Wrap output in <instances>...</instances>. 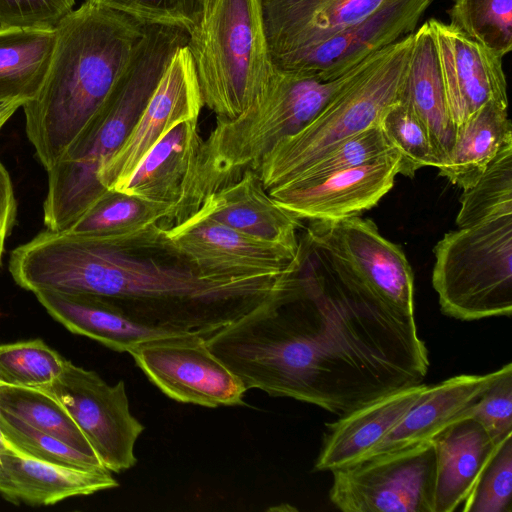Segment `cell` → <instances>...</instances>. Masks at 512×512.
Returning a JSON list of instances; mask_svg holds the SVG:
<instances>
[{
  "label": "cell",
  "instance_id": "6da1fadb",
  "mask_svg": "<svg viewBox=\"0 0 512 512\" xmlns=\"http://www.w3.org/2000/svg\"><path fill=\"white\" fill-rule=\"evenodd\" d=\"M305 264L283 290L206 339L247 390L346 414L423 382L430 365L415 316Z\"/></svg>",
  "mask_w": 512,
  "mask_h": 512
},
{
  "label": "cell",
  "instance_id": "7a4b0ae2",
  "mask_svg": "<svg viewBox=\"0 0 512 512\" xmlns=\"http://www.w3.org/2000/svg\"><path fill=\"white\" fill-rule=\"evenodd\" d=\"M24 271L33 291L101 296L145 326L205 339L274 296L290 279V274L207 277L188 264H168L48 229L29 242Z\"/></svg>",
  "mask_w": 512,
  "mask_h": 512
},
{
  "label": "cell",
  "instance_id": "3957f363",
  "mask_svg": "<svg viewBox=\"0 0 512 512\" xmlns=\"http://www.w3.org/2000/svg\"><path fill=\"white\" fill-rule=\"evenodd\" d=\"M145 22L84 2L55 27L49 68L22 107L26 134L48 171L100 114L126 70Z\"/></svg>",
  "mask_w": 512,
  "mask_h": 512
},
{
  "label": "cell",
  "instance_id": "277c9868",
  "mask_svg": "<svg viewBox=\"0 0 512 512\" xmlns=\"http://www.w3.org/2000/svg\"><path fill=\"white\" fill-rule=\"evenodd\" d=\"M189 32L180 26L145 22L144 32L107 104L48 173L44 224L67 229L108 189L99 169L121 147Z\"/></svg>",
  "mask_w": 512,
  "mask_h": 512
},
{
  "label": "cell",
  "instance_id": "5b68a950",
  "mask_svg": "<svg viewBox=\"0 0 512 512\" xmlns=\"http://www.w3.org/2000/svg\"><path fill=\"white\" fill-rule=\"evenodd\" d=\"M376 53L333 80L275 69L265 92L237 117L216 120L204 140L205 197L239 178L245 170H256L279 141L308 125Z\"/></svg>",
  "mask_w": 512,
  "mask_h": 512
},
{
  "label": "cell",
  "instance_id": "8992f818",
  "mask_svg": "<svg viewBox=\"0 0 512 512\" xmlns=\"http://www.w3.org/2000/svg\"><path fill=\"white\" fill-rule=\"evenodd\" d=\"M186 46L203 106L216 120L241 114L265 92L275 73L261 0H210Z\"/></svg>",
  "mask_w": 512,
  "mask_h": 512
},
{
  "label": "cell",
  "instance_id": "52a82bcc",
  "mask_svg": "<svg viewBox=\"0 0 512 512\" xmlns=\"http://www.w3.org/2000/svg\"><path fill=\"white\" fill-rule=\"evenodd\" d=\"M413 33L378 51L308 125L279 141L263 157L256 171L268 193L291 183L336 143L380 125L399 100Z\"/></svg>",
  "mask_w": 512,
  "mask_h": 512
},
{
  "label": "cell",
  "instance_id": "ba28073f",
  "mask_svg": "<svg viewBox=\"0 0 512 512\" xmlns=\"http://www.w3.org/2000/svg\"><path fill=\"white\" fill-rule=\"evenodd\" d=\"M432 285L443 314L462 321L512 314V214L445 233Z\"/></svg>",
  "mask_w": 512,
  "mask_h": 512
},
{
  "label": "cell",
  "instance_id": "9c48e42d",
  "mask_svg": "<svg viewBox=\"0 0 512 512\" xmlns=\"http://www.w3.org/2000/svg\"><path fill=\"white\" fill-rule=\"evenodd\" d=\"M307 247L317 262L355 292L414 316V275L403 250L371 219L309 221Z\"/></svg>",
  "mask_w": 512,
  "mask_h": 512
},
{
  "label": "cell",
  "instance_id": "30bf717a",
  "mask_svg": "<svg viewBox=\"0 0 512 512\" xmlns=\"http://www.w3.org/2000/svg\"><path fill=\"white\" fill-rule=\"evenodd\" d=\"M332 472L331 503L343 512H433V441L367 457Z\"/></svg>",
  "mask_w": 512,
  "mask_h": 512
},
{
  "label": "cell",
  "instance_id": "8fae6325",
  "mask_svg": "<svg viewBox=\"0 0 512 512\" xmlns=\"http://www.w3.org/2000/svg\"><path fill=\"white\" fill-rule=\"evenodd\" d=\"M39 389L66 409L106 469L120 473L135 466V444L145 427L130 411L123 380L110 385L65 359L59 375Z\"/></svg>",
  "mask_w": 512,
  "mask_h": 512
},
{
  "label": "cell",
  "instance_id": "7c38bea8",
  "mask_svg": "<svg viewBox=\"0 0 512 512\" xmlns=\"http://www.w3.org/2000/svg\"><path fill=\"white\" fill-rule=\"evenodd\" d=\"M163 248L177 254L199 274L239 279L277 276L297 271L298 251L254 238L194 211L162 230Z\"/></svg>",
  "mask_w": 512,
  "mask_h": 512
},
{
  "label": "cell",
  "instance_id": "4fadbf2b",
  "mask_svg": "<svg viewBox=\"0 0 512 512\" xmlns=\"http://www.w3.org/2000/svg\"><path fill=\"white\" fill-rule=\"evenodd\" d=\"M169 398L209 408L243 405V382L192 334L153 339L128 352Z\"/></svg>",
  "mask_w": 512,
  "mask_h": 512
},
{
  "label": "cell",
  "instance_id": "5bb4252c",
  "mask_svg": "<svg viewBox=\"0 0 512 512\" xmlns=\"http://www.w3.org/2000/svg\"><path fill=\"white\" fill-rule=\"evenodd\" d=\"M203 146L198 120L178 123L155 143L115 191L167 206L173 210L175 222L182 220L205 198Z\"/></svg>",
  "mask_w": 512,
  "mask_h": 512
},
{
  "label": "cell",
  "instance_id": "9a60e30c",
  "mask_svg": "<svg viewBox=\"0 0 512 512\" xmlns=\"http://www.w3.org/2000/svg\"><path fill=\"white\" fill-rule=\"evenodd\" d=\"M433 0H386L353 25L274 65L278 71L333 80L375 52L415 31Z\"/></svg>",
  "mask_w": 512,
  "mask_h": 512
},
{
  "label": "cell",
  "instance_id": "2e32d148",
  "mask_svg": "<svg viewBox=\"0 0 512 512\" xmlns=\"http://www.w3.org/2000/svg\"><path fill=\"white\" fill-rule=\"evenodd\" d=\"M203 102L187 46L177 50L136 124L118 151L98 172V180L115 190L144 155L180 122L198 120Z\"/></svg>",
  "mask_w": 512,
  "mask_h": 512
},
{
  "label": "cell",
  "instance_id": "e0dca14e",
  "mask_svg": "<svg viewBox=\"0 0 512 512\" xmlns=\"http://www.w3.org/2000/svg\"><path fill=\"white\" fill-rule=\"evenodd\" d=\"M399 164L400 156L392 149L362 165L273 191L269 195L300 220H338L360 216L375 207L393 188Z\"/></svg>",
  "mask_w": 512,
  "mask_h": 512
},
{
  "label": "cell",
  "instance_id": "ac0fdd59",
  "mask_svg": "<svg viewBox=\"0 0 512 512\" xmlns=\"http://www.w3.org/2000/svg\"><path fill=\"white\" fill-rule=\"evenodd\" d=\"M452 122L460 125L484 104L508 106L502 59L450 24L429 19Z\"/></svg>",
  "mask_w": 512,
  "mask_h": 512
},
{
  "label": "cell",
  "instance_id": "d6986e66",
  "mask_svg": "<svg viewBox=\"0 0 512 512\" xmlns=\"http://www.w3.org/2000/svg\"><path fill=\"white\" fill-rule=\"evenodd\" d=\"M386 0H261L271 63L303 51L353 25Z\"/></svg>",
  "mask_w": 512,
  "mask_h": 512
},
{
  "label": "cell",
  "instance_id": "ffe728a7",
  "mask_svg": "<svg viewBox=\"0 0 512 512\" xmlns=\"http://www.w3.org/2000/svg\"><path fill=\"white\" fill-rule=\"evenodd\" d=\"M428 386L422 382L389 392L327 423L314 470L331 472L365 459Z\"/></svg>",
  "mask_w": 512,
  "mask_h": 512
},
{
  "label": "cell",
  "instance_id": "44dd1931",
  "mask_svg": "<svg viewBox=\"0 0 512 512\" xmlns=\"http://www.w3.org/2000/svg\"><path fill=\"white\" fill-rule=\"evenodd\" d=\"M241 233L298 251L301 220L280 207L264 188L256 170L209 193L196 210Z\"/></svg>",
  "mask_w": 512,
  "mask_h": 512
},
{
  "label": "cell",
  "instance_id": "7402d4cb",
  "mask_svg": "<svg viewBox=\"0 0 512 512\" xmlns=\"http://www.w3.org/2000/svg\"><path fill=\"white\" fill-rule=\"evenodd\" d=\"M174 222L167 206L108 190L64 231L134 251L163 248L162 230Z\"/></svg>",
  "mask_w": 512,
  "mask_h": 512
},
{
  "label": "cell",
  "instance_id": "603a6c76",
  "mask_svg": "<svg viewBox=\"0 0 512 512\" xmlns=\"http://www.w3.org/2000/svg\"><path fill=\"white\" fill-rule=\"evenodd\" d=\"M118 486L106 468L62 466L23 456L11 448L0 453V494L14 503L52 505Z\"/></svg>",
  "mask_w": 512,
  "mask_h": 512
},
{
  "label": "cell",
  "instance_id": "cb8c5ba5",
  "mask_svg": "<svg viewBox=\"0 0 512 512\" xmlns=\"http://www.w3.org/2000/svg\"><path fill=\"white\" fill-rule=\"evenodd\" d=\"M34 294L48 313L69 331L94 339L117 352L128 353L144 342L182 335L138 323L101 296L49 289Z\"/></svg>",
  "mask_w": 512,
  "mask_h": 512
},
{
  "label": "cell",
  "instance_id": "d4e9b609",
  "mask_svg": "<svg viewBox=\"0 0 512 512\" xmlns=\"http://www.w3.org/2000/svg\"><path fill=\"white\" fill-rule=\"evenodd\" d=\"M501 368L487 374H462L428 386L419 401L367 456L432 440L466 411L499 376ZM366 457V458H367Z\"/></svg>",
  "mask_w": 512,
  "mask_h": 512
},
{
  "label": "cell",
  "instance_id": "484cf974",
  "mask_svg": "<svg viewBox=\"0 0 512 512\" xmlns=\"http://www.w3.org/2000/svg\"><path fill=\"white\" fill-rule=\"evenodd\" d=\"M432 441L436 453L433 512H452L464 502L498 443L470 417L454 421Z\"/></svg>",
  "mask_w": 512,
  "mask_h": 512
},
{
  "label": "cell",
  "instance_id": "4316f807",
  "mask_svg": "<svg viewBox=\"0 0 512 512\" xmlns=\"http://www.w3.org/2000/svg\"><path fill=\"white\" fill-rule=\"evenodd\" d=\"M398 101L426 127L442 163L453 144L456 126L449 113L437 50L428 21L413 33Z\"/></svg>",
  "mask_w": 512,
  "mask_h": 512
},
{
  "label": "cell",
  "instance_id": "83f0119b",
  "mask_svg": "<svg viewBox=\"0 0 512 512\" xmlns=\"http://www.w3.org/2000/svg\"><path fill=\"white\" fill-rule=\"evenodd\" d=\"M507 107L491 101L456 126L453 144L439 175L465 190L476 183L501 148L512 142Z\"/></svg>",
  "mask_w": 512,
  "mask_h": 512
},
{
  "label": "cell",
  "instance_id": "f1b7e54d",
  "mask_svg": "<svg viewBox=\"0 0 512 512\" xmlns=\"http://www.w3.org/2000/svg\"><path fill=\"white\" fill-rule=\"evenodd\" d=\"M55 28L0 27V101L32 100L45 80Z\"/></svg>",
  "mask_w": 512,
  "mask_h": 512
},
{
  "label": "cell",
  "instance_id": "f546056e",
  "mask_svg": "<svg viewBox=\"0 0 512 512\" xmlns=\"http://www.w3.org/2000/svg\"><path fill=\"white\" fill-rule=\"evenodd\" d=\"M0 410L88 456L98 458L66 409L39 388L0 385Z\"/></svg>",
  "mask_w": 512,
  "mask_h": 512
},
{
  "label": "cell",
  "instance_id": "4dcf8cb0",
  "mask_svg": "<svg viewBox=\"0 0 512 512\" xmlns=\"http://www.w3.org/2000/svg\"><path fill=\"white\" fill-rule=\"evenodd\" d=\"M458 228L512 214V142L505 144L474 185L463 190Z\"/></svg>",
  "mask_w": 512,
  "mask_h": 512
},
{
  "label": "cell",
  "instance_id": "1f68e13d",
  "mask_svg": "<svg viewBox=\"0 0 512 512\" xmlns=\"http://www.w3.org/2000/svg\"><path fill=\"white\" fill-rule=\"evenodd\" d=\"M450 25L504 57L512 49V0H452Z\"/></svg>",
  "mask_w": 512,
  "mask_h": 512
},
{
  "label": "cell",
  "instance_id": "d6a6232c",
  "mask_svg": "<svg viewBox=\"0 0 512 512\" xmlns=\"http://www.w3.org/2000/svg\"><path fill=\"white\" fill-rule=\"evenodd\" d=\"M380 126L391 146L400 156L399 174L413 178L424 167L441 164L438 150L423 123L401 102L384 114Z\"/></svg>",
  "mask_w": 512,
  "mask_h": 512
},
{
  "label": "cell",
  "instance_id": "836d02e7",
  "mask_svg": "<svg viewBox=\"0 0 512 512\" xmlns=\"http://www.w3.org/2000/svg\"><path fill=\"white\" fill-rule=\"evenodd\" d=\"M64 361L41 339L0 345V385L39 388L59 375Z\"/></svg>",
  "mask_w": 512,
  "mask_h": 512
},
{
  "label": "cell",
  "instance_id": "e575fe53",
  "mask_svg": "<svg viewBox=\"0 0 512 512\" xmlns=\"http://www.w3.org/2000/svg\"><path fill=\"white\" fill-rule=\"evenodd\" d=\"M0 428L8 447L23 456L80 469L105 468L98 458L88 456L1 410Z\"/></svg>",
  "mask_w": 512,
  "mask_h": 512
},
{
  "label": "cell",
  "instance_id": "d590c367",
  "mask_svg": "<svg viewBox=\"0 0 512 512\" xmlns=\"http://www.w3.org/2000/svg\"><path fill=\"white\" fill-rule=\"evenodd\" d=\"M392 149L381 126L376 125L370 127L330 147L306 167L291 183L278 190L320 179L337 171L362 165Z\"/></svg>",
  "mask_w": 512,
  "mask_h": 512
},
{
  "label": "cell",
  "instance_id": "8d00e7d4",
  "mask_svg": "<svg viewBox=\"0 0 512 512\" xmlns=\"http://www.w3.org/2000/svg\"><path fill=\"white\" fill-rule=\"evenodd\" d=\"M462 504L464 512H512V434L497 444Z\"/></svg>",
  "mask_w": 512,
  "mask_h": 512
},
{
  "label": "cell",
  "instance_id": "74e56055",
  "mask_svg": "<svg viewBox=\"0 0 512 512\" xmlns=\"http://www.w3.org/2000/svg\"><path fill=\"white\" fill-rule=\"evenodd\" d=\"M210 0H85L134 16L144 22L176 25L192 32Z\"/></svg>",
  "mask_w": 512,
  "mask_h": 512
},
{
  "label": "cell",
  "instance_id": "f35d334b",
  "mask_svg": "<svg viewBox=\"0 0 512 512\" xmlns=\"http://www.w3.org/2000/svg\"><path fill=\"white\" fill-rule=\"evenodd\" d=\"M499 443L512 434V364L501 367L499 376L466 411Z\"/></svg>",
  "mask_w": 512,
  "mask_h": 512
},
{
  "label": "cell",
  "instance_id": "ab89813d",
  "mask_svg": "<svg viewBox=\"0 0 512 512\" xmlns=\"http://www.w3.org/2000/svg\"><path fill=\"white\" fill-rule=\"evenodd\" d=\"M75 0H0V27L55 28Z\"/></svg>",
  "mask_w": 512,
  "mask_h": 512
},
{
  "label": "cell",
  "instance_id": "60d3db41",
  "mask_svg": "<svg viewBox=\"0 0 512 512\" xmlns=\"http://www.w3.org/2000/svg\"><path fill=\"white\" fill-rule=\"evenodd\" d=\"M17 214V203L9 173L0 161V264L4 246Z\"/></svg>",
  "mask_w": 512,
  "mask_h": 512
},
{
  "label": "cell",
  "instance_id": "b9f144b4",
  "mask_svg": "<svg viewBox=\"0 0 512 512\" xmlns=\"http://www.w3.org/2000/svg\"><path fill=\"white\" fill-rule=\"evenodd\" d=\"M24 104L21 100L0 101V129Z\"/></svg>",
  "mask_w": 512,
  "mask_h": 512
},
{
  "label": "cell",
  "instance_id": "7bdbcfd3",
  "mask_svg": "<svg viewBox=\"0 0 512 512\" xmlns=\"http://www.w3.org/2000/svg\"><path fill=\"white\" fill-rule=\"evenodd\" d=\"M7 448H9V447L4 439V436H3L1 428H0V453L3 452L4 450H6Z\"/></svg>",
  "mask_w": 512,
  "mask_h": 512
}]
</instances>
